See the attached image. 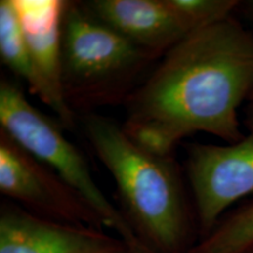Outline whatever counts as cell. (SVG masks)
Segmentation results:
<instances>
[{
  "label": "cell",
  "instance_id": "obj_8",
  "mask_svg": "<svg viewBox=\"0 0 253 253\" xmlns=\"http://www.w3.org/2000/svg\"><path fill=\"white\" fill-rule=\"evenodd\" d=\"M82 4L126 40L158 58L190 34L166 0H91Z\"/></svg>",
  "mask_w": 253,
  "mask_h": 253
},
{
  "label": "cell",
  "instance_id": "obj_2",
  "mask_svg": "<svg viewBox=\"0 0 253 253\" xmlns=\"http://www.w3.org/2000/svg\"><path fill=\"white\" fill-rule=\"evenodd\" d=\"M81 128L91 149L113 176L122 213L144 244L157 253H189L191 212L178 166L131 140L122 126L95 112Z\"/></svg>",
  "mask_w": 253,
  "mask_h": 253
},
{
  "label": "cell",
  "instance_id": "obj_7",
  "mask_svg": "<svg viewBox=\"0 0 253 253\" xmlns=\"http://www.w3.org/2000/svg\"><path fill=\"white\" fill-rule=\"evenodd\" d=\"M0 253H129L103 229L42 218L11 201L0 205Z\"/></svg>",
  "mask_w": 253,
  "mask_h": 253
},
{
  "label": "cell",
  "instance_id": "obj_3",
  "mask_svg": "<svg viewBox=\"0 0 253 253\" xmlns=\"http://www.w3.org/2000/svg\"><path fill=\"white\" fill-rule=\"evenodd\" d=\"M160 59L94 17L82 1H66L61 88L77 114L125 104Z\"/></svg>",
  "mask_w": 253,
  "mask_h": 253
},
{
  "label": "cell",
  "instance_id": "obj_10",
  "mask_svg": "<svg viewBox=\"0 0 253 253\" xmlns=\"http://www.w3.org/2000/svg\"><path fill=\"white\" fill-rule=\"evenodd\" d=\"M0 56L6 67L26 82L31 93L54 112L62 128L74 129L78 114L37 67L25 41L13 0L0 1Z\"/></svg>",
  "mask_w": 253,
  "mask_h": 253
},
{
  "label": "cell",
  "instance_id": "obj_1",
  "mask_svg": "<svg viewBox=\"0 0 253 253\" xmlns=\"http://www.w3.org/2000/svg\"><path fill=\"white\" fill-rule=\"evenodd\" d=\"M253 94V33L233 15L195 31L168 50L125 103L126 134L172 156L183 138L244 136L238 109Z\"/></svg>",
  "mask_w": 253,
  "mask_h": 253
},
{
  "label": "cell",
  "instance_id": "obj_6",
  "mask_svg": "<svg viewBox=\"0 0 253 253\" xmlns=\"http://www.w3.org/2000/svg\"><path fill=\"white\" fill-rule=\"evenodd\" d=\"M0 192L25 210L47 219L104 229L84 199L52 168L0 130Z\"/></svg>",
  "mask_w": 253,
  "mask_h": 253
},
{
  "label": "cell",
  "instance_id": "obj_13",
  "mask_svg": "<svg viewBox=\"0 0 253 253\" xmlns=\"http://www.w3.org/2000/svg\"><path fill=\"white\" fill-rule=\"evenodd\" d=\"M237 8L242 9V13L244 14L246 18L253 20V0H249V1H239V5Z\"/></svg>",
  "mask_w": 253,
  "mask_h": 253
},
{
  "label": "cell",
  "instance_id": "obj_15",
  "mask_svg": "<svg viewBox=\"0 0 253 253\" xmlns=\"http://www.w3.org/2000/svg\"><path fill=\"white\" fill-rule=\"evenodd\" d=\"M251 100L253 101V94H252V96H251Z\"/></svg>",
  "mask_w": 253,
  "mask_h": 253
},
{
  "label": "cell",
  "instance_id": "obj_9",
  "mask_svg": "<svg viewBox=\"0 0 253 253\" xmlns=\"http://www.w3.org/2000/svg\"><path fill=\"white\" fill-rule=\"evenodd\" d=\"M13 4L25 41L37 67L52 87L63 96L61 39L66 1L13 0Z\"/></svg>",
  "mask_w": 253,
  "mask_h": 253
},
{
  "label": "cell",
  "instance_id": "obj_14",
  "mask_svg": "<svg viewBox=\"0 0 253 253\" xmlns=\"http://www.w3.org/2000/svg\"><path fill=\"white\" fill-rule=\"evenodd\" d=\"M249 253H253V249H252V250H251V251H250Z\"/></svg>",
  "mask_w": 253,
  "mask_h": 253
},
{
  "label": "cell",
  "instance_id": "obj_11",
  "mask_svg": "<svg viewBox=\"0 0 253 253\" xmlns=\"http://www.w3.org/2000/svg\"><path fill=\"white\" fill-rule=\"evenodd\" d=\"M253 249V203L219 221L189 253H249Z\"/></svg>",
  "mask_w": 253,
  "mask_h": 253
},
{
  "label": "cell",
  "instance_id": "obj_4",
  "mask_svg": "<svg viewBox=\"0 0 253 253\" xmlns=\"http://www.w3.org/2000/svg\"><path fill=\"white\" fill-rule=\"evenodd\" d=\"M0 130L77 190L99 214L104 227L118 233L129 253L143 248L141 245L145 244L122 211L96 184L84 155L62 134V126L32 106L20 87L8 79L0 81Z\"/></svg>",
  "mask_w": 253,
  "mask_h": 253
},
{
  "label": "cell",
  "instance_id": "obj_5",
  "mask_svg": "<svg viewBox=\"0 0 253 253\" xmlns=\"http://www.w3.org/2000/svg\"><path fill=\"white\" fill-rule=\"evenodd\" d=\"M246 126L248 134L233 143L188 148L186 171L202 238L216 227L231 205L253 195V106Z\"/></svg>",
  "mask_w": 253,
  "mask_h": 253
},
{
  "label": "cell",
  "instance_id": "obj_12",
  "mask_svg": "<svg viewBox=\"0 0 253 253\" xmlns=\"http://www.w3.org/2000/svg\"><path fill=\"white\" fill-rule=\"evenodd\" d=\"M189 33L223 20L237 11V0H166Z\"/></svg>",
  "mask_w": 253,
  "mask_h": 253
}]
</instances>
